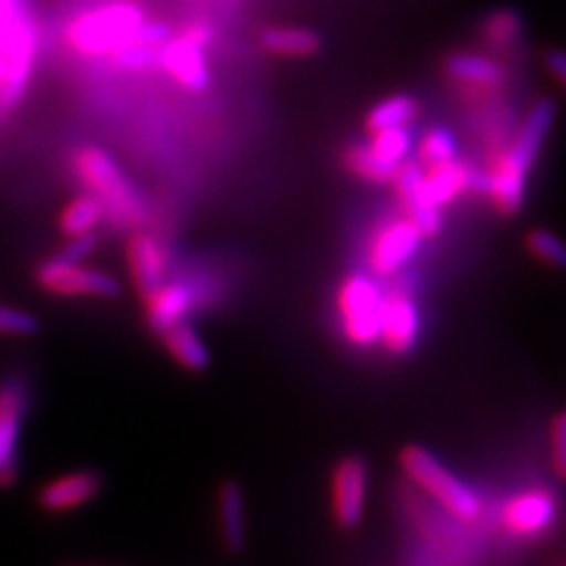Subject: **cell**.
Wrapping results in <instances>:
<instances>
[{"instance_id":"cell-1","label":"cell","mask_w":566,"mask_h":566,"mask_svg":"<svg viewBox=\"0 0 566 566\" xmlns=\"http://www.w3.org/2000/svg\"><path fill=\"white\" fill-rule=\"evenodd\" d=\"M555 116V99H536L528 109V116L524 118L515 142H512V147L495 161L493 175H489V193L503 216H517L522 210L526 175L534 168L547 133L553 130Z\"/></svg>"},{"instance_id":"cell-2","label":"cell","mask_w":566,"mask_h":566,"mask_svg":"<svg viewBox=\"0 0 566 566\" xmlns=\"http://www.w3.org/2000/svg\"><path fill=\"white\" fill-rule=\"evenodd\" d=\"M76 172L118 224L137 227L145 222V203L109 154L97 147L81 149L76 154Z\"/></svg>"},{"instance_id":"cell-3","label":"cell","mask_w":566,"mask_h":566,"mask_svg":"<svg viewBox=\"0 0 566 566\" xmlns=\"http://www.w3.org/2000/svg\"><path fill=\"white\" fill-rule=\"evenodd\" d=\"M401 468L418 486H422L432 499L444 505L453 517L474 520L480 515V495H476L463 480H458L432 451L418 444L406 447L401 451Z\"/></svg>"},{"instance_id":"cell-4","label":"cell","mask_w":566,"mask_h":566,"mask_svg":"<svg viewBox=\"0 0 566 566\" xmlns=\"http://www.w3.org/2000/svg\"><path fill=\"white\" fill-rule=\"evenodd\" d=\"M142 22V12L128 3L106 6L78 17L69 29V41L83 55H109L130 45Z\"/></svg>"},{"instance_id":"cell-5","label":"cell","mask_w":566,"mask_h":566,"mask_svg":"<svg viewBox=\"0 0 566 566\" xmlns=\"http://www.w3.org/2000/svg\"><path fill=\"white\" fill-rule=\"evenodd\" d=\"M20 20L17 0H0V81L6 104L22 95L33 66V31Z\"/></svg>"},{"instance_id":"cell-6","label":"cell","mask_w":566,"mask_h":566,"mask_svg":"<svg viewBox=\"0 0 566 566\" xmlns=\"http://www.w3.org/2000/svg\"><path fill=\"white\" fill-rule=\"evenodd\" d=\"M385 295L366 274H352L340 291L345 331L354 345H374L380 340Z\"/></svg>"},{"instance_id":"cell-7","label":"cell","mask_w":566,"mask_h":566,"mask_svg":"<svg viewBox=\"0 0 566 566\" xmlns=\"http://www.w3.org/2000/svg\"><path fill=\"white\" fill-rule=\"evenodd\" d=\"M39 286L52 295H69V297H118L120 286L118 281L99 270L81 268V262H66L57 255L43 262L35 272Z\"/></svg>"},{"instance_id":"cell-8","label":"cell","mask_w":566,"mask_h":566,"mask_svg":"<svg viewBox=\"0 0 566 566\" xmlns=\"http://www.w3.org/2000/svg\"><path fill=\"white\" fill-rule=\"evenodd\" d=\"M27 401V389L20 382L12 380L0 387V486H12L20 472L17 444H20Z\"/></svg>"},{"instance_id":"cell-9","label":"cell","mask_w":566,"mask_h":566,"mask_svg":"<svg viewBox=\"0 0 566 566\" xmlns=\"http://www.w3.org/2000/svg\"><path fill=\"white\" fill-rule=\"evenodd\" d=\"M368 468L361 458L347 455L333 476V515L343 528H354L366 507Z\"/></svg>"},{"instance_id":"cell-10","label":"cell","mask_w":566,"mask_h":566,"mask_svg":"<svg viewBox=\"0 0 566 566\" xmlns=\"http://www.w3.org/2000/svg\"><path fill=\"white\" fill-rule=\"evenodd\" d=\"M397 185V193L399 201L406 210V216L418 227V232L422 237H434L441 232V210L437 206H432L422 193V185H424V172L420 168V164L409 161V164H399L395 180Z\"/></svg>"},{"instance_id":"cell-11","label":"cell","mask_w":566,"mask_h":566,"mask_svg":"<svg viewBox=\"0 0 566 566\" xmlns=\"http://www.w3.org/2000/svg\"><path fill=\"white\" fill-rule=\"evenodd\" d=\"M102 484L104 480L97 470H76L45 484L39 493V505L50 515H60V512H69L93 501L102 491Z\"/></svg>"},{"instance_id":"cell-12","label":"cell","mask_w":566,"mask_h":566,"mask_svg":"<svg viewBox=\"0 0 566 566\" xmlns=\"http://www.w3.org/2000/svg\"><path fill=\"white\" fill-rule=\"evenodd\" d=\"M420 331V316L409 295L392 293L385 300L380 340L395 354L411 352Z\"/></svg>"},{"instance_id":"cell-13","label":"cell","mask_w":566,"mask_h":566,"mask_svg":"<svg viewBox=\"0 0 566 566\" xmlns=\"http://www.w3.org/2000/svg\"><path fill=\"white\" fill-rule=\"evenodd\" d=\"M161 64L168 69V74L189 91L203 93L210 85V71L203 57V48L193 45L185 39H170L161 48Z\"/></svg>"},{"instance_id":"cell-14","label":"cell","mask_w":566,"mask_h":566,"mask_svg":"<svg viewBox=\"0 0 566 566\" xmlns=\"http://www.w3.org/2000/svg\"><path fill=\"white\" fill-rule=\"evenodd\" d=\"M420 239H422V234L418 232V227L409 218L389 224L387 229H382V234L378 237L374 251H370L374 270L380 274L397 272L401 264L418 251Z\"/></svg>"},{"instance_id":"cell-15","label":"cell","mask_w":566,"mask_h":566,"mask_svg":"<svg viewBox=\"0 0 566 566\" xmlns=\"http://www.w3.org/2000/svg\"><path fill=\"white\" fill-rule=\"evenodd\" d=\"M128 262H130V274L135 281V289L142 297H149L158 289L164 286L166 281V258L161 253L158 243L145 234L137 232L128 243Z\"/></svg>"},{"instance_id":"cell-16","label":"cell","mask_w":566,"mask_h":566,"mask_svg":"<svg viewBox=\"0 0 566 566\" xmlns=\"http://www.w3.org/2000/svg\"><path fill=\"white\" fill-rule=\"evenodd\" d=\"M218 524L227 553L241 555L245 551V499L239 482H222L218 491Z\"/></svg>"},{"instance_id":"cell-17","label":"cell","mask_w":566,"mask_h":566,"mask_svg":"<svg viewBox=\"0 0 566 566\" xmlns=\"http://www.w3.org/2000/svg\"><path fill=\"white\" fill-rule=\"evenodd\" d=\"M555 510L557 507L551 495L541 491H528L517 495V499L505 507L503 520L510 531H515L520 536H531L553 524Z\"/></svg>"},{"instance_id":"cell-18","label":"cell","mask_w":566,"mask_h":566,"mask_svg":"<svg viewBox=\"0 0 566 566\" xmlns=\"http://www.w3.org/2000/svg\"><path fill=\"white\" fill-rule=\"evenodd\" d=\"M147 324L154 333H161L166 326L180 322L193 305V291L187 283H166L151 293L147 300Z\"/></svg>"},{"instance_id":"cell-19","label":"cell","mask_w":566,"mask_h":566,"mask_svg":"<svg viewBox=\"0 0 566 566\" xmlns=\"http://www.w3.org/2000/svg\"><path fill=\"white\" fill-rule=\"evenodd\" d=\"M161 343L170 357L187 370H206L210 366V352L201 343L199 333L193 331L185 318L166 326L161 333Z\"/></svg>"},{"instance_id":"cell-20","label":"cell","mask_w":566,"mask_h":566,"mask_svg":"<svg viewBox=\"0 0 566 566\" xmlns=\"http://www.w3.org/2000/svg\"><path fill=\"white\" fill-rule=\"evenodd\" d=\"M470 166L458 161V158H451L447 164L430 166V172L424 175V185L422 193L432 206L441 208L449 201H453L460 191L470 187Z\"/></svg>"},{"instance_id":"cell-21","label":"cell","mask_w":566,"mask_h":566,"mask_svg":"<svg viewBox=\"0 0 566 566\" xmlns=\"http://www.w3.org/2000/svg\"><path fill=\"white\" fill-rule=\"evenodd\" d=\"M260 43L272 55L281 57H312L322 50V39L318 33L305 27H272L262 31Z\"/></svg>"},{"instance_id":"cell-22","label":"cell","mask_w":566,"mask_h":566,"mask_svg":"<svg viewBox=\"0 0 566 566\" xmlns=\"http://www.w3.org/2000/svg\"><path fill=\"white\" fill-rule=\"evenodd\" d=\"M447 74L465 85L491 87L503 81L505 71L499 62H493L486 55H476V52H455V55L447 60Z\"/></svg>"},{"instance_id":"cell-23","label":"cell","mask_w":566,"mask_h":566,"mask_svg":"<svg viewBox=\"0 0 566 566\" xmlns=\"http://www.w3.org/2000/svg\"><path fill=\"white\" fill-rule=\"evenodd\" d=\"M345 164L354 175H359V177H364V180L378 182V185L392 182L397 166H399V164H392V161H387V158H382L374 149V145H370V142L368 145L349 147V151L345 154Z\"/></svg>"},{"instance_id":"cell-24","label":"cell","mask_w":566,"mask_h":566,"mask_svg":"<svg viewBox=\"0 0 566 566\" xmlns=\"http://www.w3.org/2000/svg\"><path fill=\"white\" fill-rule=\"evenodd\" d=\"M418 114V99L411 95H392L378 102L366 116V128L370 133H378L385 128L406 126Z\"/></svg>"},{"instance_id":"cell-25","label":"cell","mask_w":566,"mask_h":566,"mask_svg":"<svg viewBox=\"0 0 566 566\" xmlns=\"http://www.w3.org/2000/svg\"><path fill=\"white\" fill-rule=\"evenodd\" d=\"M102 216H104L102 201L95 197V193H85V197L74 199L64 208L62 218H60L62 232L69 239L93 232V229L97 227V222L102 220Z\"/></svg>"},{"instance_id":"cell-26","label":"cell","mask_w":566,"mask_h":566,"mask_svg":"<svg viewBox=\"0 0 566 566\" xmlns=\"http://www.w3.org/2000/svg\"><path fill=\"white\" fill-rule=\"evenodd\" d=\"M524 22L520 12L510 10V8H501L486 17L484 22V39L489 45L493 48H507L510 43H515L522 35Z\"/></svg>"},{"instance_id":"cell-27","label":"cell","mask_w":566,"mask_h":566,"mask_svg":"<svg viewBox=\"0 0 566 566\" xmlns=\"http://www.w3.org/2000/svg\"><path fill=\"white\" fill-rule=\"evenodd\" d=\"M526 245L538 260L553 264L557 270H566V241L557 234L547 232V229H534L526 237Z\"/></svg>"},{"instance_id":"cell-28","label":"cell","mask_w":566,"mask_h":566,"mask_svg":"<svg viewBox=\"0 0 566 566\" xmlns=\"http://www.w3.org/2000/svg\"><path fill=\"white\" fill-rule=\"evenodd\" d=\"M420 156L428 166L447 164L455 158V137L447 128H432L420 145Z\"/></svg>"},{"instance_id":"cell-29","label":"cell","mask_w":566,"mask_h":566,"mask_svg":"<svg viewBox=\"0 0 566 566\" xmlns=\"http://www.w3.org/2000/svg\"><path fill=\"white\" fill-rule=\"evenodd\" d=\"M374 135L376 137H374V142H370V145H374V149L382 158H387V161H392V164H401L406 154H409V149H411V137H409V133H406L403 126L385 128V130H378Z\"/></svg>"},{"instance_id":"cell-30","label":"cell","mask_w":566,"mask_h":566,"mask_svg":"<svg viewBox=\"0 0 566 566\" xmlns=\"http://www.w3.org/2000/svg\"><path fill=\"white\" fill-rule=\"evenodd\" d=\"M41 328L39 318L22 310L0 307V335H33Z\"/></svg>"},{"instance_id":"cell-31","label":"cell","mask_w":566,"mask_h":566,"mask_svg":"<svg viewBox=\"0 0 566 566\" xmlns=\"http://www.w3.org/2000/svg\"><path fill=\"white\" fill-rule=\"evenodd\" d=\"M553 463L562 480H566V416H557L553 422Z\"/></svg>"},{"instance_id":"cell-32","label":"cell","mask_w":566,"mask_h":566,"mask_svg":"<svg viewBox=\"0 0 566 566\" xmlns=\"http://www.w3.org/2000/svg\"><path fill=\"white\" fill-rule=\"evenodd\" d=\"M95 243H97V237L93 232L81 234V237H71V243L64 248V251L57 258L66 260V262H81L87 253L93 251Z\"/></svg>"},{"instance_id":"cell-33","label":"cell","mask_w":566,"mask_h":566,"mask_svg":"<svg viewBox=\"0 0 566 566\" xmlns=\"http://www.w3.org/2000/svg\"><path fill=\"white\" fill-rule=\"evenodd\" d=\"M180 39H185V41H189V43L206 50L212 43V39H216V31H212V27L206 24V22H193V24H189L180 33Z\"/></svg>"},{"instance_id":"cell-34","label":"cell","mask_w":566,"mask_h":566,"mask_svg":"<svg viewBox=\"0 0 566 566\" xmlns=\"http://www.w3.org/2000/svg\"><path fill=\"white\" fill-rule=\"evenodd\" d=\"M545 66L551 69V74L566 87V50H551L545 55Z\"/></svg>"}]
</instances>
